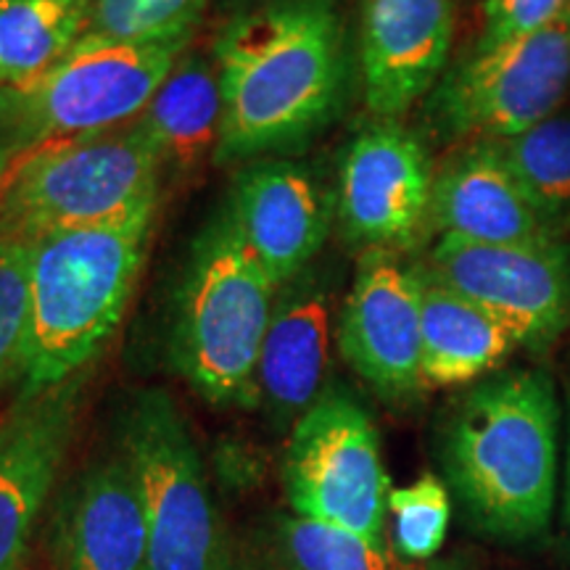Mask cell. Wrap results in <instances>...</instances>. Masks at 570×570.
Segmentation results:
<instances>
[{"instance_id": "cell-1", "label": "cell", "mask_w": 570, "mask_h": 570, "mask_svg": "<svg viewBox=\"0 0 570 570\" xmlns=\"http://www.w3.org/2000/svg\"><path fill=\"white\" fill-rule=\"evenodd\" d=\"M223 132L214 159L288 151L323 130L344 88V32L333 0H285L235 13L217 42Z\"/></svg>"}, {"instance_id": "cell-2", "label": "cell", "mask_w": 570, "mask_h": 570, "mask_svg": "<svg viewBox=\"0 0 570 570\" xmlns=\"http://www.w3.org/2000/svg\"><path fill=\"white\" fill-rule=\"evenodd\" d=\"M558 423V396L541 370L489 377L449 412L441 462L481 531L523 541L550 525Z\"/></svg>"}, {"instance_id": "cell-3", "label": "cell", "mask_w": 570, "mask_h": 570, "mask_svg": "<svg viewBox=\"0 0 570 570\" xmlns=\"http://www.w3.org/2000/svg\"><path fill=\"white\" fill-rule=\"evenodd\" d=\"M156 206L32 240L21 399L77 377L109 341L146 259Z\"/></svg>"}, {"instance_id": "cell-4", "label": "cell", "mask_w": 570, "mask_h": 570, "mask_svg": "<svg viewBox=\"0 0 570 570\" xmlns=\"http://www.w3.org/2000/svg\"><path fill=\"white\" fill-rule=\"evenodd\" d=\"M277 291L225 206L194 240L169 331L173 365L206 402L259 404L256 370Z\"/></svg>"}, {"instance_id": "cell-5", "label": "cell", "mask_w": 570, "mask_h": 570, "mask_svg": "<svg viewBox=\"0 0 570 570\" xmlns=\"http://www.w3.org/2000/svg\"><path fill=\"white\" fill-rule=\"evenodd\" d=\"M190 38L106 40L82 35L63 59L21 88H0V142L48 146L117 130L140 117Z\"/></svg>"}, {"instance_id": "cell-6", "label": "cell", "mask_w": 570, "mask_h": 570, "mask_svg": "<svg viewBox=\"0 0 570 570\" xmlns=\"http://www.w3.org/2000/svg\"><path fill=\"white\" fill-rule=\"evenodd\" d=\"M119 454L146 508L148 570H235V547L173 396L146 389L127 402Z\"/></svg>"}, {"instance_id": "cell-7", "label": "cell", "mask_w": 570, "mask_h": 570, "mask_svg": "<svg viewBox=\"0 0 570 570\" xmlns=\"http://www.w3.org/2000/svg\"><path fill=\"white\" fill-rule=\"evenodd\" d=\"M161 159L135 122L42 146L0 204V238L32 244L69 227L101 225L159 202Z\"/></svg>"}, {"instance_id": "cell-8", "label": "cell", "mask_w": 570, "mask_h": 570, "mask_svg": "<svg viewBox=\"0 0 570 570\" xmlns=\"http://www.w3.org/2000/svg\"><path fill=\"white\" fill-rule=\"evenodd\" d=\"M283 487L294 515L381 544L391 494L381 439L367 410L344 389H325L291 428Z\"/></svg>"}, {"instance_id": "cell-9", "label": "cell", "mask_w": 570, "mask_h": 570, "mask_svg": "<svg viewBox=\"0 0 570 570\" xmlns=\"http://www.w3.org/2000/svg\"><path fill=\"white\" fill-rule=\"evenodd\" d=\"M568 90L570 9L539 32L460 63L436 90V117L458 138L502 142L558 114Z\"/></svg>"}, {"instance_id": "cell-10", "label": "cell", "mask_w": 570, "mask_h": 570, "mask_svg": "<svg viewBox=\"0 0 570 570\" xmlns=\"http://www.w3.org/2000/svg\"><path fill=\"white\" fill-rule=\"evenodd\" d=\"M423 273L487 309L518 346L547 348L570 323V252L560 240L494 246L441 235Z\"/></svg>"}, {"instance_id": "cell-11", "label": "cell", "mask_w": 570, "mask_h": 570, "mask_svg": "<svg viewBox=\"0 0 570 570\" xmlns=\"http://www.w3.org/2000/svg\"><path fill=\"white\" fill-rule=\"evenodd\" d=\"M433 177L425 146L402 125L377 122L356 135L338 175L348 238L373 252L412 244L431 217Z\"/></svg>"}, {"instance_id": "cell-12", "label": "cell", "mask_w": 570, "mask_h": 570, "mask_svg": "<svg viewBox=\"0 0 570 570\" xmlns=\"http://www.w3.org/2000/svg\"><path fill=\"white\" fill-rule=\"evenodd\" d=\"M338 348L383 399L417 396L425 389L417 269H404L389 252H370L341 309Z\"/></svg>"}, {"instance_id": "cell-13", "label": "cell", "mask_w": 570, "mask_h": 570, "mask_svg": "<svg viewBox=\"0 0 570 570\" xmlns=\"http://www.w3.org/2000/svg\"><path fill=\"white\" fill-rule=\"evenodd\" d=\"M77 377L38 396H24L0 425V570L24 562L42 504L71 444L77 420Z\"/></svg>"}, {"instance_id": "cell-14", "label": "cell", "mask_w": 570, "mask_h": 570, "mask_svg": "<svg viewBox=\"0 0 570 570\" xmlns=\"http://www.w3.org/2000/svg\"><path fill=\"white\" fill-rule=\"evenodd\" d=\"M454 0H365L362 82L367 109L391 119L410 111L449 59Z\"/></svg>"}, {"instance_id": "cell-15", "label": "cell", "mask_w": 570, "mask_h": 570, "mask_svg": "<svg viewBox=\"0 0 570 570\" xmlns=\"http://www.w3.org/2000/svg\"><path fill=\"white\" fill-rule=\"evenodd\" d=\"M428 223L473 244H550L558 225L533 204L497 142H470L433 177Z\"/></svg>"}, {"instance_id": "cell-16", "label": "cell", "mask_w": 570, "mask_h": 570, "mask_svg": "<svg viewBox=\"0 0 570 570\" xmlns=\"http://www.w3.org/2000/svg\"><path fill=\"white\" fill-rule=\"evenodd\" d=\"M227 212L277 288L294 283L325 244L323 190L306 169L291 161L246 167L235 180Z\"/></svg>"}, {"instance_id": "cell-17", "label": "cell", "mask_w": 570, "mask_h": 570, "mask_svg": "<svg viewBox=\"0 0 570 570\" xmlns=\"http://www.w3.org/2000/svg\"><path fill=\"white\" fill-rule=\"evenodd\" d=\"M59 570H148V520L122 454L90 465L53 518Z\"/></svg>"}, {"instance_id": "cell-18", "label": "cell", "mask_w": 570, "mask_h": 570, "mask_svg": "<svg viewBox=\"0 0 570 570\" xmlns=\"http://www.w3.org/2000/svg\"><path fill=\"white\" fill-rule=\"evenodd\" d=\"M331 309L320 288L288 283L277 291L256 370L259 404L277 428H294L323 396Z\"/></svg>"}, {"instance_id": "cell-19", "label": "cell", "mask_w": 570, "mask_h": 570, "mask_svg": "<svg viewBox=\"0 0 570 570\" xmlns=\"http://www.w3.org/2000/svg\"><path fill=\"white\" fill-rule=\"evenodd\" d=\"M420 275V331H423L425 389L460 386L487 375L518 341L499 320L454 294L452 288Z\"/></svg>"}, {"instance_id": "cell-20", "label": "cell", "mask_w": 570, "mask_h": 570, "mask_svg": "<svg viewBox=\"0 0 570 570\" xmlns=\"http://www.w3.org/2000/svg\"><path fill=\"white\" fill-rule=\"evenodd\" d=\"M140 130L154 142L161 167L190 173L217 154L223 132V90L214 59L180 56L161 88L138 117Z\"/></svg>"}, {"instance_id": "cell-21", "label": "cell", "mask_w": 570, "mask_h": 570, "mask_svg": "<svg viewBox=\"0 0 570 570\" xmlns=\"http://www.w3.org/2000/svg\"><path fill=\"white\" fill-rule=\"evenodd\" d=\"M240 560L244 570H399L377 541L302 515L256 525Z\"/></svg>"}, {"instance_id": "cell-22", "label": "cell", "mask_w": 570, "mask_h": 570, "mask_svg": "<svg viewBox=\"0 0 570 570\" xmlns=\"http://www.w3.org/2000/svg\"><path fill=\"white\" fill-rule=\"evenodd\" d=\"M96 0H0V88L30 85L88 32Z\"/></svg>"}, {"instance_id": "cell-23", "label": "cell", "mask_w": 570, "mask_h": 570, "mask_svg": "<svg viewBox=\"0 0 570 570\" xmlns=\"http://www.w3.org/2000/svg\"><path fill=\"white\" fill-rule=\"evenodd\" d=\"M504 161L552 223L570 209V111L552 114L515 138L497 142Z\"/></svg>"}, {"instance_id": "cell-24", "label": "cell", "mask_w": 570, "mask_h": 570, "mask_svg": "<svg viewBox=\"0 0 570 570\" xmlns=\"http://www.w3.org/2000/svg\"><path fill=\"white\" fill-rule=\"evenodd\" d=\"M209 0H96L85 35L106 40L190 38Z\"/></svg>"}, {"instance_id": "cell-25", "label": "cell", "mask_w": 570, "mask_h": 570, "mask_svg": "<svg viewBox=\"0 0 570 570\" xmlns=\"http://www.w3.org/2000/svg\"><path fill=\"white\" fill-rule=\"evenodd\" d=\"M389 510L394 515V544L402 558L428 560L441 550L452 502L436 475H423L412 487L391 491Z\"/></svg>"}, {"instance_id": "cell-26", "label": "cell", "mask_w": 570, "mask_h": 570, "mask_svg": "<svg viewBox=\"0 0 570 570\" xmlns=\"http://www.w3.org/2000/svg\"><path fill=\"white\" fill-rule=\"evenodd\" d=\"M30 325V244L0 238V391L21 377Z\"/></svg>"}, {"instance_id": "cell-27", "label": "cell", "mask_w": 570, "mask_h": 570, "mask_svg": "<svg viewBox=\"0 0 570 570\" xmlns=\"http://www.w3.org/2000/svg\"><path fill=\"white\" fill-rule=\"evenodd\" d=\"M566 9L568 0H483V32L475 51L539 32Z\"/></svg>"}, {"instance_id": "cell-28", "label": "cell", "mask_w": 570, "mask_h": 570, "mask_svg": "<svg viewBox=\"0 0 570 570\" xmlns=\"http://www.w3.org/2000/svg\"><path fill=\"white\" fill-rule=\"evenodd\" d=\"M42 146L21 148V146H9V142H0V204L6 202L9 190L17 183L21 169L27 167L35 159V154L40 151Z\"/></svg>"}, {"instance_id": "cell-29", "label": "cell", "mask_w": 570, "mask_h": 570, "mask_svg": "<svg viewBox=\"0 0 570 570\" xmlns=\"http://www.w3.org/2000/svg\"><path fill=\"white\" fill-rule=\"evenodd\" d=\"M273 3H285V0H233V6L238 9V13L262 9V6H273Z\"/></svg>"}, {"instance_id": "cell-30", "label": "cell", "mask_w": 570, "mask_h": 570, "mask_svg": "<svg viewBox=\"0 0 570 570\" xmlns=\"http://www.w3.org/2000/svg\"><path fill=\"white\" fill-rule=\"evenodd\" d=\"M568 512H570V454H568Z\"/></svg>"}, {"instance_id": "cell-31", "label": "cell", "mask_w": 570, "mask_h": 570, "mask_svg": "<svg viewBox=\"0 0 570 570\" xmlns=\"http://www.w3.org/2000/svg\"><path fill=\"white\" fill-rule=\"evenodd\" d=\"M399 570H439V568H399Z\"/></svg>"}, {"instance_id": "cell-32", "label": "cell", "mask_w": 570, "mask_h": 570, "mask_svg": "<svg viewBox=\"0 0 570 570\" xmlns=\"http://www.w3.org/2000/svg\"><path fill=\"white\" fill-rule=\"evenodd\" d=\"M11 570H24V562H21V566H17V568H11Z\"/></svg>"}]
</instances>
